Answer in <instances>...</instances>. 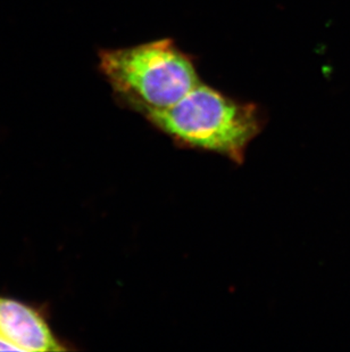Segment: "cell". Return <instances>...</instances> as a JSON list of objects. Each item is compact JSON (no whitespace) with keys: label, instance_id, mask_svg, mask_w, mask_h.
<instances>
[{"label":"cell","instance_id":"6da1fadb","mask_svg":"<svg viewBox=\"0 0 350 352\" xmlns=\"http://www.w3.org/2000/svg\"><path fill=\"white\" fill-rule=\"evenodd\" d=\"M139 112L175 143L221 154L235 163L244 162L249 144L266 122L257 104L239 102L204 82L172 107Z\"/></svg>","mask_w":350,"mask_h":352},{"label":"cell","instance_id":"7a4b0ae2","mask_svg":"<svg viewBox=\"0 0 350 352\" xmlns=\"http://www.w3.org/2000/svg\"><path fill=\"white\" fill-rule=\"evenodd\" d=\"M98 69L114 93L138 112L172 107L202 82L192 56L170 38L100 50Z\"/></svg>","mask_w":350,"mask_h":352},{"label":"cell","instance_id":"3957f363","mask_svg":"<svg viewBox=\"0 0 350 352\" xmlns=\"http://www.w3.org/2000/svg\"><path fill=\"white\" fill-rule=\"evenodd\" d=\"M0 336L17 351H64L49 324L34 307L0 296Z\"/></svg>","mask_w":350,"mask_h":352},{"label":"cell","instance_id":"277c9868","mask_svg":"<svg viewBox=\"0 0 350 352\" xmlns=\"http://www.w3.org/2000/svg\"><path fill=\"white\" fill-rule=\"evenodd\" d=\"M0 351H17V350L3 336H0Z\"/></svg>","mask_w":350,"mask_h":352}]
</instances>
